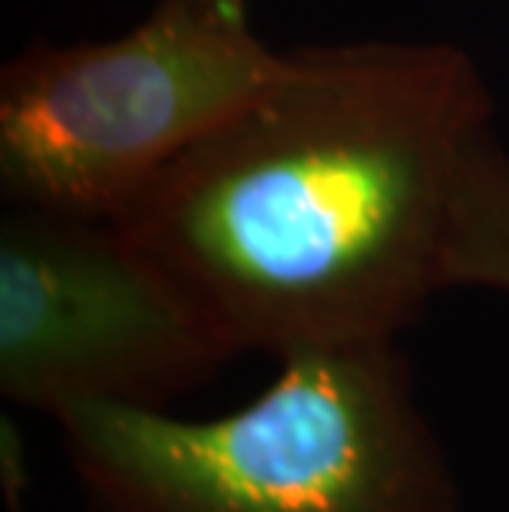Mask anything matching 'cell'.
<instances>
[{"instance_id":"cell-1","label":"cell","mask_w":509,"mask_h":512,"mask_svg":"<svg viewBox=\"0 0 509 512\" xmlns=\"http://www.w3.org/2000/svg\"><path fill=\"white\" fill-rule=\"evenodd\" d=\"M490 133V90L450 43L288 50L113 225L232 354L397 341L447 291L463 182Z\"/></svg>"},{"instance_id":"cell-2","label":"cell","mask_w":509,"mask_h":512,"mask_svg":"<svg viewBox=\"0 0 509 512\" xmlns=\"http://www.w3.org/2000/svg\"><path fill=\"white\" fill-rule=\"evenodd\" d=\"M53 420L90 512H460L394 341L281 357L225 417L77 403Z\"/></svg>"},{"instance_id":"cell-3","label":"cell","mask_w":509,"mask_h":512,"mask_svg":"<svg viewBox=\"0 0 509 512\" xmlns=\"http://www.w3.org/2000/svg\"><path fill=\"white\" fill-rule=\"evenodd\" d=\"M281 63L248 17L212 0H159L116 40L34 43L0 76V192L113 222Z\"/></svg>"},{"instance_id":"cell-4","label":"cell","mask_w":509,"mask_h":512,"mask_svg":"<svg viewBox=\"0 0 509 512\" xmlns=\"http://www.w3.org/2000/svg\"><path fill=\"white\" fill-rule=\"evenodd\" d=\"M232 347L119 225L7 205L0 219V394L60 417L77 403L166 410Z\"/></svg>"},{"instance_id":"cell-5","label":"cell","mask_w":509,"mask_h":512,"mask_svg":"<svg viewBox=\"0 0 509 512\" xmlns=\"http://www.w3.org/2000/svg\"><path fill=\"white\" fill-rule=\"evenodd\" d=\"M447 288L509 294V152L490 133L473 152L447 255Z\"/></svg>"},{"instance_id":"cell-6","label":"cell","mask_w":509,"mask_h":512,"mask_svg":"<svg viewBox=\"0 0 509 512\" xmlns=\"http://www.w3.org/2000/svg\"><path fill=\"white\" fill-rule=\"evenodd\" d=\"M20 430L4 417L0 423V486L7 512H27V456Z\"/></svg>"},{"instance_id":"cell-7","label":"cell","mask_w":509,"mask_h":512,"mask_svg":"<svg viewBox=\"0 0 509 512\" xmlns=\"http://www.w3.org/2000/svg\"><path fill=\"white\" fill-rule=\"evenodd\" d=\"M212 4H219L222 10H229L235 17H248V0H212Z\"/></svg>"}]
</instances>
